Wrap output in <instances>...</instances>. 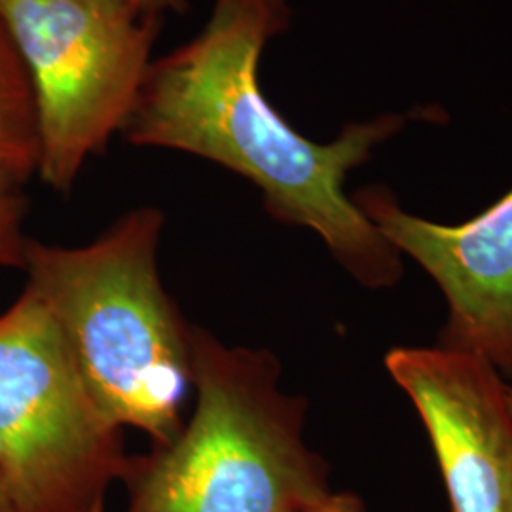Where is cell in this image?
Instances as JSON below:
<instances>
[{"label": "cell", "mask_w": 512, "mask_h": 512, "mask_svg": "<svg viewBox=\"0 0 512 512\" xmlns=\"http://www.w3.org/2000/svg\"><path fill=\"white\" fill-rule=\"evenodd\" d=\"M164 213L139 207L84 247L27 239L23 270L95 403L164 446L183 429L190 325L158 270Z\"/></svg>", "instance_id": "cell-2"}, {"label": "cell", "mask_w": 512, "mask_h": 512, "mask_svg": "<svg viewBox=\"0 0 512 512\" xmlns=\"http://www.w3.org/2000/svg\"><path fill=\"white\" fill-rule=\"evenodd\" d=\"M351 198L439 285L448 317L437 346L482 355L512 378V188L475 219L454 226L404 211L384 184Z\"/></svg>", "instance_id": "cell-6"}, {"label": "cell", "mask_w": 512, "mask_h": 512, "mask_svg": "<svg viewBox=\"0 0 512 512\" xmlns=\"http://www.w3.org/2000/svg\"><path fill=\"white\" fill-rule=\"evenodd\" d=\"M291 18L289 0H215L196 37L152 61L122 137L238 173L260 190L272 219L315 232L366 289H391L403 279V255L346 194V181L429 109L351 122L330 143L304 137L264 95L258 74L268 42Z\"/></svg>", "instance_id": "cell-1"}, {"label": "cell", "mask_w": 512, "mask_h": 512, "mask_svg": "<svg viewBox=\"0 0 512 512\" xmlns=\"http://www.w3.org/2000/svg\"><path fill=\"white\" fill-rule=\"evenodd\" d=\"M0 459L14 512H105L129 465L122 427L95 403L27 287L0 313Z\"/></svg>", "instance_id": "cell-4"}, {"label": "cell", "mask_w": 512, "mask_h": 512, "mask_svg": "<svg viewBox=\"0 0 512 512\" xmlns=\"http://www.w3.org/2000/svg\"><path fill=\"white\" fill-rule=\"evenodd\" d=\"M385 368L425 425L450 512H512V406L499 370L440 346L389 349Z\"/></svg>", "instance_id": "cell-7"}, {"label": "cell", "mask_w": 512, "mask_h": 512, "mask_svg": "<svg viewBox=\"0 0 512 512\" xmlns=\"http://www.w3.org/2000/svg\"><path fill=\"white\" fill-rule=\"evenodd\" d=\"M0 14L33 82L38 177L69 194L128 126L164 18L129 0H0Z\"/></svg>", "instance_id": "cell-5"}, {"label": "cell", "mask_w": 512, "mask_h": 512, "mask_svg": "<svg viewBox=\"0 0 512 512\" xmlns=\"http://www.w3.org/2000/svg\"><path fill=\"white\" fill-rule=\"evenodd\" d=\"M129 2L137 8H141L143 12L154 14V16H162V18L167 12L184 16L190 8L188 0H129Z\"/></svg>", "instance_id": "cell-11"}, {"label": "cell", "mask_w": 512, "mask_h": 512, "mask_svg": "<svg viewBox=\"0 0 512 512\" xmlns=\"http://www.w3.org/2000/svg\"><path fill=\"white\" fill-rule=\"evenodd\" d=\"M40 156L37 103L31 74L0 14V179L25 184Z\"/></svg>", "instance_id": "cell-8"}, {"label": "cell", "mask_w": 512, "mask_h": 512, "mask_svg": "<svg viewBox=\"0 0 512 512\" xmlns=\"http://www.w3.org/2000/svg\"><path fill=\"white\" fill-rule=\"evenodd\" d=\"M509 401H511V406H512V385H511V387H509Z\"/></svg>", "instance_id": "cell-13"}, {"label": "cell", "mask_w": 512, "mask_h": 512, "mask_svg": "<svg viewBox=\"0 0 512 512\" xmlns=\"http://www.w3.org/2000/svg\"><path fill=\"white\" fill-rule=\"evenodd\" d=\"M0 512H14L10 495L6 490V482H4V473H2V459H0Z\"/></svg>", "instance_id": "cell-12"}, {"label": "cell", "mask_w": 512, "mask_h": 512, "mask_svg": "<svg viewBox=\"0 0 512 512\" xmlns=\"http://www.w3.org/2000/svg\"><path fill=\"white\" fill-rule=\"evenodd\" d=\"M304 512H366L363 499L353 492H330Z\"/></svg>", "instance_id": "cell-10"}, {"label": "cell", "mask_w": 512, "mask_h": 512, "mask_svg": "<svg viewBox=\"0 0 512 512\" xmlns=\"http://www.w3.org/2000/svg\"><path fill=\"white\" fill-rule=\"evenodd\" d=\"M194 414L181 433L129 458L126 512H304L330 465L304 439L308 401L279 385L268 349L230 348L190 325Z\"/></svg>", "instance_id": "cell-3"}, {"label": "cell", "mask_w": 512, "mask_h": 512, "mask_svg": "<svg viewBox=\"0 0 512 512\" xmlns=\"http://www.w3.org/2000/svg\"><path fill=\"white\" fill-rule=\"evenodd\" d=\"M25 198L19 184L0 179V266L23 268Z\"/></svg>", "instance_id": "cell-9"}]
</instances>
